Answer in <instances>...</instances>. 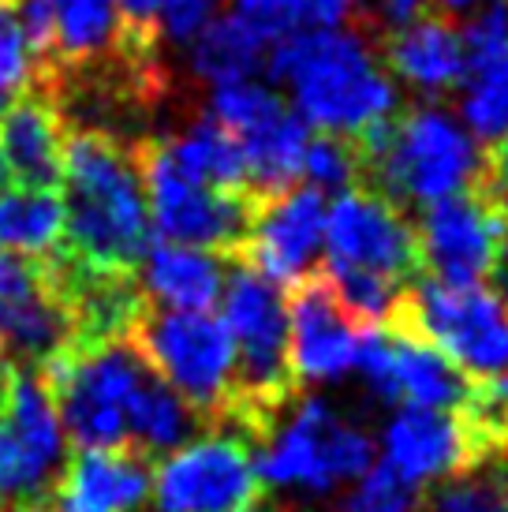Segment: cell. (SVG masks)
Instances as JSON below:
<instances>
[{
  "label": "cell",
  "instance_id": "6da1fadb",
  "mask_svg": "<svg viewBox=\"0 0 508 512\" xmlns=\"http://www.w3.org/2000/svg\"><path fill=\"white\" fill-rule=\"evenodd\" d=\"M266 72L292 90V113L322 135L363 143L400 113V83L363 30H299L269 45Z\"/></svg>",
  "mask_w": 508,
  "mask_h": 512
},
{
  "label": "cell",
  "instance_id": "7a4b0ae2",
  "mask_svg": "<svg viewBox=\"0 0 508 512\" xmlns=\"http://www.w3.org/2000/svg\"><path fill=\"white\" fill-rule=\"evenodd\" d=\"M64 251L83 266L135 273L150 247V214L131 143L90 128L64 139Z\"/></svg>",
  "mask_w": 508,
  "mask_h": 512
},
{
  "label": "cell",
  "instance_id": "3957f363",
  "mask_svg": "<svg viewBox=\"0 0 508 512\" xmlns=\"http://www.w3.org/2000/svg\"><path fill=\"white\" fill-rule=\"evenodd\" d=\"M363 187L378 191L408 214L411 206H434L452 195L479 191L486 176V154L467 128L438 105H411L367 135Z\"/></svg>",
  "mask_w": 508,
  "mask_h": 512
},
{
  "label": "cell",
  "instance_id": "277c9868",
  "mask_svg": "<svg viewBox=\"0 0 508 512\" xmlns=\"http://www.w3.org/2000/svg\"><path fill=\"white\" fill-rule=\"evenodd\" d=\"M221 299L228 337L236 348L228 423L262 441L299 393L288 359V303L281 285H273L247 262H228Z\"/></svg>",
  "mask_w": 508,
  "mask_h": 512
},
{
  "label": "cell",
  "instance_id": "5b68a950",
  "mask_svg": "<svg viewBox=\"0 0 508 512\" xmlns=\"http://www.w3.org/2000/svg\"><path fill=\"white\" fill-rule=\"evenodd\" d=\"M124 337L146 359V367L202 419V427H225L236 374V348L225 318L146 303Z\"/></svg>",
  "mask_w": 508,
  "mask_h": 512
},
{
  "label": "cell",
  "instance_id": "8992f818",
  "mask_svg": "<svg viewBox=\"0 0 508 512\" xmlns=\"http://www.w3.org/2000/svg\"><path fill=\"white\" fill-rule=\"evenodd\" d=\"M146 359L127 337L71 341L38 367L45 393L60 415V427L79 449H127V408Z\"/></svg>",
  "mask_w": 508,
  "mask_h": 512
},
{
  "label": "cell",
  "instance_id": "52a82bcc",
  "mask_svg": "<svg viewBox=\"0 0 508 512\" xmlns=\"http://www.w3.org/2000/svg\"><path fill=\"white\" fill-rule=\"evenodd\" d=\"M131 154H135L146 214L157 240L240 262L254 225V210H258L254 195H232V191L195 184L191 176L176 169L165 139H154V135L135 139Z\"/></svg>",
  "mask_w": 508,
  "mask_h": 512
},
{
  "label": "cell",
  "instance_id": "ba28073f",
  "mask_svg": "<svg viewBox=\"0 0 508 512\" xmlns=\"http://www.w3.org/2000/svg\"><path fill=\"white\" fill-rule=\"evenodd\" d=\"M389 326L434 344L467 378L508 370V311L486 285L452 288L419 273L404 288Z\"/></svg>",
  "mask_w": 508,
  "mask_h": 512
},
{
  "label": "cell",
  "instance_id": "9c48e42d",
  "mask_svg": "<svg viewBox=\"0 0 508 512\" xmlns=\"http://www.w3.org/2000/svg\"><path fill=\"white\" fill-rule=\"evenodd\" d=\"M374 464V441L348 427L318 397L296 400L288 419H277L254 456L258 479L269 486L333 490L337 483L363 479Z\"/></svg>",
  "mask_w": 508,
  "mask_h": 512
},
{
  "label": "cell",
  "instance_id": "30bf717a",
  "mask_svg": "<svg viewBox=\"0 0 508 512\" xmlns=\"http://www.w3.org/2000/svg\"><path fill=\"white\" fill-rule=\"evenodd\" d=\"M157 512H247L266 501L243 438L213 434L172 449L154 468L150 486Z\"/></svg>",
  "mask_w": 508,
  "mask_h": 512
},
{
  "label": "cell",
  "instance_id": "8fae6325",
  "mask_svg": "<svg viewBox=\"0 0 508 512\" xmlns=\"http://www.w3.org/2000/svg\"><path fill=\"white\" fill-rule=\"evenodd\" d=\"M322 251L329 270L374 273L396 285H411L419 277L415 221L370 187H352L333 202L325 214Z\"/></svg>",
  "mask_w": 508,
  "mask_h": 512
},
{
  "label": "cell",
  "instance_id": "7c38bea8",
  "mask_svg": "<svg viewBox=\"0 0 508 512\" xmlns=\"http://www.w3.org/2000/svg\"><path fill=\"white\" fill-rule=\"evenodd\" d=\"M508 217L486 191L452 195L426 206L415 221L419 273L452 288H475L490 277L497 236Z\"/></svg>",
  "mask_w": 508,
  "mask_h": 512
},
{
  "label": "cell",
  "instance_id": "4fadbf2b",
  "mask_svg": "<svg viewBox=\"0 0 508 512\" xmlns=\"http://www.w3.org/2000/svg\"><path fill=\"white\" fill-rule=\"evenodd\" d=\"M288 359L299 382H333L355 367L363 329L322 270L288 285Z\"/></svg>",
  "mask_w": 508,
  "mask_h": 512
},
{
  "label": "cell",
  "instance_id": "5bb4252c",
  "mask_svg": "<svg viewBox=\"0 0 508 512\" xmlns=\"http://www.w3.org/2000/svg\"><path fill=\"white\" fill-rule=\"evenodd\" d=\"M325 214V195L307 184L288 187L273 199H258L240 262L269 277L273 285H296L318 270L325 247Z\"/></svg>",
  "mask_w": 508,
  "mask_h": 512
},
{
  "label": "cell",
  "instance_id": "9a60e30c",
  "mask_svg": "<svg viewBox=\"0 0 508 512\" xmlns=\"http://www.w3.org/2000/svg\"><path fill=\"white\" fill-rule=\"evenodd\" d=\"M64 139L68 124L53 94L30 79L0 113V161L15 187L60 191L64 180Z\"/></svg>",
  "mask_w": 508,
  "mask_h": 512
},
{
  "label": "cell",
  "instance_id": "2e32d148",
  "mask_svg": "<svg viewBox=\"0 0 508 512\" xmlns=\"http://www.w3.org/2000/svg\"><path fill=\"white\" fill-rule=\"evenodd\" d=\"M150 486V456L135 449H83L57 475L45 512H139Z\"/></svg>",
  "mask_w": 508,
  "mask_h": 512
},
{
  "label": "cell",
  "instance_id": "e0dca14e",
  "mask_svg": "<svg viewBox=\"0 0 508 512\" xmlns=\"http://www.w3.org/2000/svg\"><path fill=\"white\" fill-rule=\"evenodd\" d=\"M381 64L396 83L419 94H445L464 83V42L456 19L438 8H426L408 27L378 38Z\"/></svg>",
  "mask_w": 508,
  "mask_h": 512
},
{
  "label": "cell",
  "instance_id": "ac0fdd59",
  "mask_svg": "<svg viewBox=\"0 0 508 512\" xmlns=\"http://www.w3.org/2000/svg\"><path fill=\"white\" fill-rule=\"evenodd\" d=\"M385 464L423 490L430 483H441L456 471L471 468L464 430L449 412H430V408H400L396 419L385 430Z\"/></svg>",
  "mask_w": 508,
  "mask_h": 512
},
{
  "label": "cell",
  "instance_id": "d6986e66",
  "mask_svg": "<svg viewBox=\"0 0 508 512\" xmlns=\"http://www.w3.org/2000/svg\"><path fill=\"white\" fill-rule=\"evenodd\" d=\"M385 333H389V367H385L381 400L430 408V412H456L471 389L464 370L408 329L385 326Z\"/></svg>",
  "mask_w": 508,
  "mask_h": 512
},
{
  "label": "cell",
  "instance_id": "ffe728a7",
  "mask_svg": "<svg viewBox=\"0 0 508 512\" xmlns=\"http://www.w3.org/2000/svg\"><path fill=\"white\" fill-rule=\"evenodd\" d=\"M139 288L146 303L165 311H213V303L225 292L228 258L180 247V243L154 240L142 255Z\"/></svg>",
  "mask_w": 508,
  "mask_h": 512
},
{
  "label": "cell",
  "instance_id": "44dd1931",
  "mask_svg": "<svg viewBox=\"0 0 508 512\" xmlns=\"http://www.w3.org/2000/svg\"><path fill=\"white\" fill-rule=\"evenodd\" d=\"M49 8L53 57L38 72H86L120 57V19L113 0H49Z\"/></svg>",
  "mask_w": 508,
  "mask_h": 512
},
{
  "label": "cell",
  "instance_id": "7402d4cb",
  "mask_svg": "<svg viewBox=\"0 0 508 512\" xmlns=\"http://www.w3.org/2000/svg\"><path fill=\"white\" fill-rule=\"evenodd\" d=\"M311 143V128L292 109H284L277 120L262 124L258 131L243 135V165H247V191L254 199H273L296 187L303 172V154Z\"/></svg>",
  "mask_w": 508,
  "mask_h": 512
},
{
  "label": "cell",
  "instance_id": "603a6c76",
  "mask_svg": "<svg viewBox=\"0 0 508 512\" xmlns=\"http://www.w3.org/2000/svg\"><path fill=\"white\" fill-rule=\"evenodd\" d=\"M165 146H169L176 169L191 176L195 184H206L213 191H232V195H251L240 139L221 128L210 113L191 116L187 128L176 139H165Z\"/></svg>",
  "mask_w": 508,
  "mask_h": 512
},
{
  "label": "cell",
  "instance_id": "cb8c5ba5",
  "mask_svg": "<svg viewBox=\"0 0 508 512\" xmlns=\"http://www.w3.org/2000/svg\"><path fill=\"white\" fill-rule=\"evenodd\" d=\"M198 430H202V419L154 370H146V378L131 397V408H127V449L154 460L157 453H172V449L187 445Z\"/></svg>",
  "mask_w": 508,
  "mask_h": 512
},
{
  "label": "cell",
  "instance_id": "d4e9b609",
  "mask_svg": "<svg viewBox=\"0 0 508 512\" xmlns=\"http://www.w3.org/2000/svg\"><path fill=\"white\" fill-rule=\"evenodd\" d=\"M187 45H191V53H187L191 75L213 90L228 83H247L254 72L266 68V45L232 12L206 23Z\"/></svg>",
  "mask_w": 508,
  "mask_h": 512
},
{
  "label": "cell",
  "instance_id": "484cf974",
  "mask_svg": "<svg viewBox=\"0 0 508 512\" xmlns=\"http://www.w3.org/2000/svg\"><path fill=\"white\" fill-rule=\"evenodd\" d=\"M60 243H64L60 191H30V187L0 191V251L45 258L53 255Z\"/></svg>",
  "mask_w": 508,
  "mask_h": 512
},
{
  "label": "cell",
  "instance_id": "4316f807",
  "mask_svg": "<svg viewBox=\"0 0 508 512\" xmlns=\"http://www.w3.org/2000/svg\"><path fill=\"white\" fill-rule=\"evenodd\" d=\"M426 512H508V456L441 479L426 498Z\"/></svg>",
  "mask_w": 508,
  "mask_h": 512
},
{
  "label": "cell",
  "instance_id": "83f0119b",
  "mask_svg": "<svg viewBox=\"0 0 508 512\" xmlns=\"http://www.w3.org/2000/svg\"><path fill=\"white\" fill-rule=\"evenodd\" d=\"M284 109H288V101H284L273 86L247 79V83L217 86L206 113H210L225 131H232L236 139H243V135L258 131L262 124H269V120H277Z\"/></svg>",
  "mask_w": 508,
  "mask_h": 512
},
{
  "label": "cell",
  "instance_id": "f1b7e54d",
  "mask_svg": "<svg viewBox=\"0 0 508 512\" xmlns=\"http://www.w3.org/2000/svg\"><path fill=\"white\" fill-rule=\"evenodd\" d=\"M307 176V187L314 191H352V187H363V154L352 139H340V135H318L307 143V154H303V172Z\"/></svg>",
  "mask_w": 508,
  "mask_h": 512
},
{
  "label": "cell",
  "instance_id": "f546056e",
  "mask_svg": "<svg viewBox=\"0 0 508 512\" xmlns=\"http://www.w3.org/2000/svg\"><path fill=\"white\" fill-rule=\"evenodd\" d=\"M460 42H464V75L508 60V0H482V8L460 30Z\"/></svg>",
  "mask_w": 508,
  "mask_h": 512
},
{
  "label": "cell",
  "instance_id": "4dcf8cb0",
  "mask_svg": "<svg viewBox=\"0 0 508 512\" xmlns=\"http://www.w3.org/2000/svg\"><path fill=\"white\" fill-rule=\"evenodd\" d=\"M120 19V53L139 68L161 64V4L165 0H113Z\"/></svg>",
  "mask_w": 508,
  "mask_h": 512
},
{
  "label": "cell",
  "instance_id": "1f68e13d",
  "mask_svg": "<svg viewBox=\"0 0 508 512\" xmlns=\"http://www.w3.org/2000/svg\"><path fill=\"white\" fill-rule=\"evenodd\" d=\"M232 15L266 49L284 42V38H292V34H299L303 23H311L307 0H232Z\"/></svg>",
  "mask_w": 508,
  "mask_h": 512
},
{
  "label": "cell",
  "instance_id": "d6a6232c",
  "mask_svg": "<svg viewBox=\"0 0 508 512\" xmlns=\"http://www.w3.org/2000/svg\"><path fill=\"white\" fill-rule=\"evenodd\" d=\"M344 512H419V490L404 483L381 460V464H370L363 479H355V490L344 501Z\"/></svg>",
  "mask_w": 508,
  "mask_h": 512
},
{
  "label": "cell",
  "instance_id": "836d02e7",
  "mask_svg": "<svg viewBox=\"0 0 508 512\" xmlns=\"http://www.w3.org/2000/svg\"><path fill=\"white\" fill-rule=\"evenodd\" d=\"M30 79H34V60L15 15V0H0V90L15 98Z\"/></svg>",
  "mask_w": 508,
  "mask_h": 512
},
{
  "label": "cell",
  "instance_id": "e575fe53",
  "mask_svg": "<svg viewBox=\"0 0 508 512\" xmlns=\"http://www.w3.org/2000/svg\"><path fill=\"white\" fill-rule=\"evenodd\" d=\"M225 8V0H165L161 4V38L169 42H191L198 30L213 23Z\"/></svg>",
  "mask_w": 508,
  "mask_h": 512
},
{
  "label": "cell",
  "instance_id": "d590c367",
  "mask_svg": "<svg viewBox=\"0 0 508 512\" xmlns=\"http://www.w3.org/2000/svg\"><path fill=\"white\" fill-rule=\"evenodd\" d=\"M307 12H311V23H318V30H348V23L363 27L367 19L363 0H307Z\"/></svg>",
  "mask_w": 508,
  "mask_h": 512
},
{
  "label": "cell",
  "instance_id": "8d00e7d4",
  "mask_svg": "<svg viewBox=\"0 0 508 512\" xmlns=\"http://www.w3.org/2000/svg\"><path fill=\"white\" fill-rule=\"evenodd\" d=\"M430 4L426 0H378V19H370V30L374 38H385L393 30L408 27L411 19H419Z\"/></svg>",
  "mask_w": 508,
  "mask_h": 512
},
{
  "label": "cell",
  "instance_id": "74e56055",
  "mask_svg": "<svg viewBox=\"0 0 508 512\" xmlns=\"http://www.w3.org/2000/svg\"><path fill=\"white\" fill-rule=\"evenodd\" d=\"M479 191H486L490 202L508 217V143L490 146V154H486V176H482Z\"/></svg>",
  "mask_w": 508,
  "mask_h": 512
},
{
  "label": "cell",
  "instance_id": "f35d334b",
  "mask_svg": "<svg viewBox=\"0 0 508 512\" xmlns=\"http://www.w3.org/2000/svg\"><path fill=\"white\" fill-rule=\"evenodd\" d=\"M490 292L501 299V307L508 311V221L497 236L494 247V262H490Z\"/></svg>",
  "mask_w": 508,
  "mask_h": 512
},
{
  "label": "cell",
  "instance_id": "ab89813d",
  "mask_svg": "<svg viewBox=\"0 0 508 512\" xmlns=\"http://www.w3.org/2000/svg\"><path fill=\"white\" fill-rule=\"evenodd\" d=\"M430 8H438V12L445 15H456V12H464V8H475V4H482V0H426Z\"/></svg>",
  "mask_w": 508,
  "mask_h": 512
},
{
  "label": "cell",
  "instance_id": "60d3db41",
  "mask_svg": "<svg viewBox=\"0 0 508 512\" xmlns=\"http://www.w3.org/2000/svg\"><path fill=\"white\" fill-rule=\"evenodd\" d=\"M8 184H12V180H8V169H4V161H0V191H4Z\"/></svg>",
  "mask_w": 508,
  "mask_h": 512
},
{
  "label": "cell",
  "instance_id": "b9f144b4",
  "mask_svg": "<svg viewBox=\"0 0 508 512\" xmlns=\"http://www.w3.org/2000/svg\"><path fill=\"white\" fill-rule=\"evenodd\" d=\"M8 101H12V94H4V90H0V113L8 109Z\"/></svg>",
  "mask_w": 508,
  "mask_h": 512
},
{
  "label": "cell",
  "instance_id": "7bdbcfd3",
  "mask_svg": "<svg viewBox=\"0 0 508 512\" xmlns=\"http://www.w3.org/2000/svg\"><path fill=\"white\" fill-rule=\"evenodd\" d=\"M247 512H273V509H269L266 501H262V505H254V509H247Z\"/></svg>",
  "mask_w": 508,
  "mask_h": 512
}]
</instances>
